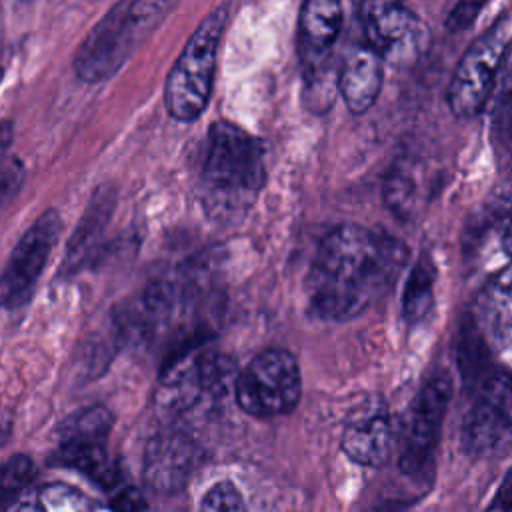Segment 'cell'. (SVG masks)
<instances>
[{
    "instance_id": "obj_5",
    "label": "cell",
    "mask_w": 512,
    "mask_h": 512,
    "mask_svg": "<svg viewBox=\"0 0 512 512\" xmlns=\"http://www.w3.org/2000/svg\"><path fill=\"white\" fill-rule=\"evenodd\" d=\"M510 36L512 20L502 14L460 58L446 92L448 106L456 118L468 120L484 110L506 64Z\"/></svg>"
},
{
    "instance_id": "obj_3",
    "label": "cell",
    "mask_w": 512,
    "mask_h": 512,
    "mask_svg": "<svg viewBox=\"0 0 512 512\" xmlns=\"http://www.w3.org/2000/svg\"><path fill=\"white\" fill-rule=\"evenodd\" d=\"M172 2H118L88 32L74 56V70L84 82L108 80L138 44L156 28Z\"/></svg>"
},
{
    "instance_id": "obj_28",
    "label": "cell",
    "mask_w": 512,
    "mask_h": 512,
    "mask_svg": "<svg viewBox=\"0 0 512 512\" xmlns=\"http://www.w3.org/2000/svg\"><path fill=\"white\" fill-rule=\"evenodd\" d=\"M488 512H510V476L506 474Z\"/></svg>"
},
{
    "instance_id": "obj_26",
    "label": "cell",
    "mask_w": 512,
    "mask_h": 512,
    "mask_svg": "<svg viewBox=\"0 0 512 512\" xmlns=\"http://www.w3.org/2000/svg\"><path fill=\"white\" fill-rule=\"evenodd\" d=\"M22 164L16 158H0V204L10 200L22 184Z\"/></svg>"
},
{
    "instance_id": "obj_2",
    "label": "cell",
    "mask_w": 512,
    "mask_h": 512,
    "mask_svg": "<svg viewBox=\"0 0 512 512\" xmlns=\"http://www.w3.org/2000/svg\"><path fill=\"white\" fill-rule=\"evenodd\" d=\"M264 182V142L232 122H214L202 158L206 210L218 220H236L250 208Z\"/></svg>"
},
{
    "instance_id": "obj_14",
    "label": "cell",
    "mask_w": 512,
    "mask_h": 512,
    "mask_svg": "<svg viewBox=\"0 0 512 512\" xmlns=\"http://www.w3.org/2000/svg\"><path fill=\"white\" fill-rule=\"evenodd\" d=\"M382 60L368 48H352L338 74V90L350 112H366L378 98L382 88Z\"/></svg>"
},
{
    "instance_id": "obj_10",
    "label": "cell",
    "mask_w": 512,
    "mask_h": 512,
    "mask_svg": "<svg viewBox=\"0 0 512 512\" xmlns=\"http://www.w3.org/2000/svg\"><path fill=\"white\" fill-rule=\"evenodd\" d=\"M510 436V376L492 372L462 420V448L470 456H486L498 450Z\"/></svg>"
},
{
    "instance_id": "obj_12",
    "label": "cell",
    "mask_w": 512,
    "mask_h": 512,
    "mask_svg": "<svg viewBox=\"0 0 512 512\" xmlns=\"http://www.w3.org/2000/svg\"><path fill=\"white\" fill-rule=\"evenodd\" d=\"M198 452L194 442L178 432L156 434L144 452V482L156 494H174L194 472Z\"/></svg>"
},
{
    "instance_id": "obj_11",
    "label": "cell",
    "mask_w": 512,
    "mask_h": 512,
    "mask_svg": "<svg viewBox=\"0 0 512 512\" xmlns=\"http://www.w3.org/2000/svg\"><path fill=\"white\" fill-rule=\"evenodd\" d=\"M396 426L382 402H366L354 410L342 432L344 454L370 468L384 466L396 448Z\"/></svg>"
},
{
    "instance_id": "obj_7",
    "label": "cell",
    "mask_w": 512,
    "mask_h": 512,
    "mask_svg": "<svg viewBox=\"0 0 512 512\" xmlns=\"http://www.w3.org/2000/svg\"><path fill=\"white\" fill-rule=\"evenodd\" d=\"M450 396L452 380L442 372L432 376L416 394L396 438L402 474L422 478L430 472Z\"/></svg>"
},
{
    "instance_id": "obj_29",
    "label": "cell",
    "mask_w": 512,
    "mask_h": 512,
    "mask_svg": "<svg viewBox=\"0 0 512 512\" xmlns=\"http://www.w3.org/2000/svg\"><path fill=\"white\" fill-rule=\"evenodd\" d=\"M366 512H400L396 502H376Z\"/></svg>"
},
{
    "instance_id": "obj_6",
    "label": "cell",
    "mask_w": 512,
    "mask_h": 512,
    "mask_svg": "<svg viewBox=\"0 0 512 512\" xmlns=\"http://www.w3.org/2000/svg\"><path fill=\"white\" fill-rule=\"evenodd\" d=\"M238 406L254 418H276L292 412L300 400L302 376L292 352H260L234 380Z\"/></svg>"
},
{
    "instance_id": "obj_16",
    "label": "cell",
    "mask_w": 512,
    "mask_h": 512,
    "mask_svg": "<svg viewBox=\"0 0 512 512\" xmlns=\"http://www.w3.org/2000/svg\"><path fill=\"white\" fill-rule=\"evenodd\" d=\"M110 212H112V194L98 190L94 194L84 218L80 220L76 232L72 234V238L68 242L62 272L72 274L74 270H78L84 264L88 254L94 250Z\"/></svg>"
},
{
    "instance_id": "obj_17",
    "label": "cell",
    "mask_w": 512,
    "mask_h": 512,
    "mask_svg": "<svg viewBox=\"0 0 512 512\" xmlns=\"http://www.w3.org/2000/svg\"><path fill=\"white\" fill-rule=\"evenodd\" d=\"M434 280L436 268L428 254H422L414 264L402 296V316L406 322H420L434 304Z\"/></svg>"
},
{
    "instance_id": "obj_19",
    "label": "cell",
    "mask_w": 512,
    "mask_h": 512,
    "mask_svg": "<svg viewBox=\"0 0 512 512\" xmlns=\"http://www.w3.org/2000/svg\"><path fill=\"white\" fill-rule=\"evenodd\" d=\"M114 418L104 406H90L68 416L58 428V440H108Z\"/></svg>"
},
{
    "instance_id": "obj_25",
    "label": "cell",
    "mask_w": 512,
    "mask_h": 512,
    "mask_svg": "<svg viewBox=\"0 0 512 512\" xmlns=\"http://www.w3.org/2000/svg\"><path fill=\"white\" fill-rule=\"evenodd\" d=\"M106 496H108V506L114 512H146V502L142 494L126 480H122L116 488L106 492Z\"/></svg>"
},
{
    "instance_id": "obj_30",
    "label": "cell",
    "mask_w": 512,
    "mask_h": 512,
    "mask_svg": "<svg viewBox=\"0 0 512 512\" xmlns=\"http://www.w3.org/2000/svg\"><path fill=\"white\" fill-rule=\"evenodd\" d=\"M10 512H42V508L36 502H24V504H18L16 508H12Z\"/></svg>"
},
{
    "instance_id": "obj_21",
    "label": "cell",
    "mask_w": 512,
    "mask_h": 512,
    "mask_svg": "<svg viewBox=\"0 0 512 512\" xmlns=\"http://www.w3.org/2000/svg\"><path fill=\"white\" fill-rule=\"evenodd\" d=\"M42 512H92L90 498L78 488L64 482H50L38 490Z\"/></svg>"
},
{
    "instance_id": "obj_15",
    "label": "cell",
    "mask_w": 512,
    "mask_h": 512,
    "mask_svg": "<svg viewBox=\"0 0 512 512\" xmlns=\"http://www.w3.org/2000/svg\"><path fill=\"white\" fill-rule=\"evenodd\" d=\"M478 328L496 348H508L510 340V270L502 268L478 296Z\"/></svg>"
},
{
    "instance_id": "obj_1",
    "label": "cell",
    "mask_w": 512,
    "mask_h": 512,
    "mask_svg": "<svg viewBox=\"0 0 512 512\" xmlns=\"http://www.w3.org/2000/svg\"><path fill=\"white\" fill-rule=\"evenodd\" d=\"M408 260L394 236L360 224L330 230L310 266L306 296L322 320H348L386 296Z\"/></svg>"
},
{
    "instance_id": "obj_31",
    "label": "cell",
    "mask_w": 512,
    "mask_h": 512,
    "mask_svg": "<svg viewBox=\"0 0 512 512\" xmlns=\"http://www.w3.org/2000/svg\"><path fill=\"white\" fill-rule=\"evenodd\" d=\"M0 78H2V44H0Z\"/></svg>"
},
{
    "instance_id": "obj_20",
    "label": "cell",
    "mask_w": 512,
    "mask_h": 512,
    "mask_svg": "<svg viewBox=\"0 0 512 512\" xmlns=\"http://www.w3.org/2000/svg\"><path fill=\"white\" fill-rule=\"evenodd\" d=\"M36 466L24 456L16 454L0 464V512H8L24 488L34 480Z\"/></svg>"
},
{
    "instance_id": "obj_27",
    "label": "cell",
    "mask_w": 512,
    "mask_h": 512,
    "mask_svg": "<svg viewBox=\"0 0 512 512\" xmlns=\"http://www.w3.org/2000/svg\"><path fill=\"white\" fill-rule=\"evenodd\" d=\"M480 8H482V4H478V2H460V4H456L450 10L448 18H446V28L452 30V32H458V30H464V28L472 26Z\"/></svg>"
},
{
    "instance_id": "obj_8",
    "label": "cell",
    "mask_w": 512,
    "mask_h": 512,
    "mask_svg": "<svg viewBox=\"0 0 512 512\" xmlns=\"http://www.w3.org/2000/svg\"><path fill=\"white\" fill-rule=\"evenodd\" d=\"M368 48L396 68L416 64L430 44V32L418 14L398 2L368 0L358 8Z\"/></svg>"
},
{
    "instance_id": "obj_9",
    "label": "cell",
    "mask_w": 512,
    "mask_h": 512,
    "mask_svg": "<svg viewBox=\"0 0 512 512\" xmlns=\"http://www.w3.org/2000/svg\"><path fill=\"white\" fill-rule=\"evenodd\" d=\"M60 228V216L50 208L22 234L0 274V310H18L30 302Z\"/></svg>"
},
{
    "instance_id": "obj_24",
    "label": "cell",
    "mask_w": 512,
    "mask_h": 512,
    "mask_svg": "<svg viewBox=\"0 0 512 512\" xmlns=\"http://www.w3.org/2000/svg\"><path fill=\"white\" fill-rule=\"evenodd\" d=\"M412 194H414V186L404 174L388 176L384 184V200L396 214H404V210H408L412 202Z\"/></svg>"
},
{
    "instance_id": "obj_23",
    "label": "cell",
    "mask_w": 512,
    "mask_h": 512,
    "mask_svg": "<svg viewBox=\"0 0 512 512\" xmlns=\"http://www.w3.org/2000/svg\"><path fill=\"white\" fill-rule=\"evenodd\" d=\"M508 64H504L500 72V94L494 108V132H496V146L508 152V140H510V94H508Z\"/></svg>"
},
{
    "instance_id": "obj_22",
    "label": "cell",
    "mask_w": 512,
    "mask_h": 512,
    "mask_svg": "<svg viewBox=\"0 0 512 512\" xmlns=\"http://www.w3.org/2000/svg\"><path fill=\"white\" fill-rule=\"evenodd\" d=\"M198 512H248L240 490L228 482H216L200 500Z\"/></svg>"
},
{
    "instance_id": "obj_4",
    "label": "cell",
    "mask_w": 512,
    "mask_h": 512,
    "mask_svg": "<svg viewBox=\"0 0 512 512\" xmlns=\"http://www.w3.org/2000/svg\"><path fill=\"white\" fill-rule=\"evenodd\" d=\"M226 18L228 6L212 10L192 32L166 78V108L180 122L196 120L208 104Z\"/></svg>"
},
{
    "instance_id": "obj_13",
    "label": "cell",
    "mask_w": 512,
    "mask_h": 512,
    "mask_svg": "<svg viewBox=\"0 0 512 512\" xmlns=\"http://www.w3.org/2000/svg\"><path fill=\"white\" fill-rule=\"evenodd\" d=\"M342 28V6L332 0H310L300 10V54L308 72H320Z\"/></svg>"
},
{
    "instance_id": "obj_18",
    "label": "cell",
    "mask_w": 512,
    "mask_h": 512,
    "mask_svg": "<svg viewBox=\"0 0 512 512\" xmlns=\"http://www.w3.org/2000/svg\"><path fill=\"white\" fill-rule=\"evenodd\" d=\"M488 360H490V352L486 346V338L480 332L478 324L472 318H468L462 324V332L458 340V364H460L462 380L466 382L468 388L478 384L480 374L488 366Z\"/></svg>"
}]
</instances>
